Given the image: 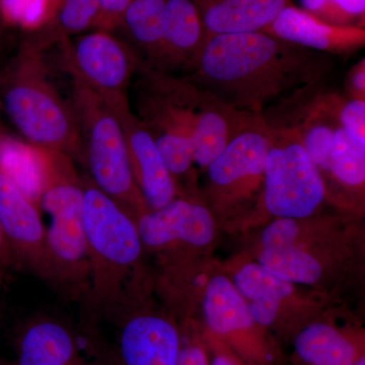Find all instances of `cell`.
<instances>
[{
    "instance_id": "cell-29",
    "label": "cell",
    "mask_w": 365,
    "mask_h": 365,
    "mask_svg": "<svg viewBox=\"0 0 365 365\" xmlns=\"http://www.w3.org/2000/svg\"><path fill=\"white\" fill-rule=\"evenodd\" d=\"M280 300H255L248 304L250 314L259 325H272L279 313Z\"/></svg>"
},
{
    "instance_id": "cell-17",
    "label": "cell",
    "mask_w": 365,
    "mask_h": 365,
    "mask_svg": "<svg viewBox=\"0 0 365 365\" xmlns=\"http://www.w3.org/2000/svg\"><path fill=\"white\" fill-rule=\"evenodd\" d=\"M50 150L9 136L0 138V172L11 178L38 208L49 167Z\"/></svg>"
},
{
    "instance_id": "cell-5",
    "label": "cell",
    "mask_w": 365,
    "mask_h": 365,
    "mask_svg": "<svg viewBox=\"0 0 365 365\" xmlns=\"http://www.w3.org/2000/svg\"><path fill=\"white\" fill-rule=\"evenodd\" d=\"M72 83L73 108L83 138L91 181L125 210H140L141 215L146 204L132 175L119 118L111 106L83 81L72 78Z\"/></svg>"
},
{
    "instance_id": "cell-14",
    "label": "cell",
    "mask_w": 365,
    "mask_h": 365,
    "mask_svg": "<svg viewBox=\"0 0 365 365\" xmlns=\"http://www.w3.org/2000/svg\"><path fill=\"white\" fill-rule=\"evenodd\" d=\"M205 42V30L197 2L165 0L163 44L153 68L168 73L175 69L190 72Z\"/></svg>"
},
{
    "instance_id": "cell-28",
    "label": "cell",
    "mask_w": 365,
    "mask_h": 365,
    "mask_svg": "<svg viewBox=\"0 0 365 365\" xmlns=\"http://www.w3.org/2000/svg\"><path fill=\"white\" fill-rule=\"evenodd\" d=\"M132 0H98L100 14L96 25L103 29L111 28L121 21L122 16Z\"/></svg>"
},
{
    "instance_id": "cell-8",
    "label": "cell",
    "mask_w": 365,
    "mask_h": 365,
    "mask_svg": "<svg viewBox=\"0 0 365 365\" xmlns=\"http://www.w3.org/2000/svg\"><path fill=\"white\" fill-rule=\"evenodd\" d=\"M0 225L19 263L26 264L45 280H51L46 249V227L39 208L2 172Z\"/></svg>"
},
{
    "instance_id": "cell-6",
    "label": "cell",
    "mask_w": 365,
    "mask_h": 365,
    "mask_svg": "<svg viewBox=\"0 0 365 365\" xmlns=\"http://www.w3.org/2000/svg\"><path fill=\"white\" fill-rule=\"evenodd\" d=\"M267 123L271 129V143L264 176L266 208L280 218L309 217L325 198L326 185L322 173L309 157L294 126Z\"/></svg>"
},
{
    "instance_id": "cell-32",
    "label": "cell",
    "mask_w": 365,
    "mask_h": 365,
    "mask_svg": "<svg viewBox=\"0 0 365 365\" xmlns=\"http://www.w3.org/2000/svg\"><path fill=\"white\" fill-rule=\"evenodd\" d=\"M343 16L348 21L354 16H364L365 11V0H332Z\"/></svg>"
},
{
    "instance_id": "cell-35",
    "label": "cell",
    "mask_w": 365,
    "mask_h": 365,
    "mask_svg": "<svg viewBox=\"0 0 365 365\" xmlns=\"http://www.w3.org/2000/svg\"><path fill=\"white\" fill-rule=\"evenodd\" d=\"M353 365H365V359L364 356L360 357L359 360H357L356 362H355Z\"/></svg>"
},
{
    "instance_id": "cell-10",
    "label": "cell",
    "mask_w": 365,
    "mask_h": 365,
    "mask_svg": "<svg viewBox=\"0 0 365 365\" xmlns=\"http://www.w3.org/2000/svg\"><path fill=\"white\" fill-rule=\"evenodd\" d=\"M271 143V129L265 118L255 115L244 128L209 163V179L215 188L234 190L264 180Z\"/></svg>"
},
{
    "instance_id": "cell-3",
    "label": "cell",
    "mask_w": 365,
    "mask_h": 365,
    "mask_svg": "<svg viewBox=\"0 0 365 365\" xmlns=\"http://www.w3.org/2000/svg\"><path fill=\"white\" fill-rule=\"evenodd\" d=\"M49 215L46 249L51 282L71 292L90 288V259L83 220V181L71 157L50 151L49 167L39 210Z\"/></svg>"
},
{
    "instance_id": "cell-20",
    "label": "cell",
    "mask_w": 365,
    "mask_h": 365,
    "mask_svg": "<svg viewBox=\"0 0 365 365\" xmlns=\"http://www.w3.org/2000/svg\"><path fill=\"white\" fill-rule=\"evenodd\" d=\"M165 0H132L122 16L132 39L148 59L145 66H155L160 56L165 28Z\"/></svg>"
},
{
    "instance_id": "cell-16",
    "label": "cell",
    "mask_w": 365,
    "mask_h": 365,
    "mask_svg": "<svg viewBox=\"0 0 365 365\" xmlns=\"http://www.w3.org/2000/svg\"><path fill=\"white\" fill-rule=\"evenodd\" d=\"M18 365H83L73 335L58 322L38 319L21 336Z\"/></svg>"
},
{
    "instance_id": "cell-7",
    "label": "cell",
    "mask_w": 365,
    "mask_h": 365,
    "mask_svg": "<svg viewBox=\"0 0 365 365\" xmlns=\"http://www.w3.org/2000/svg\"><path fill=\"white\" fill-rule=\"evenodd\" d=\"M67 68L112 108L128 102L127 90L140 66L138 57L104 31L81 36L66 55Z\"/></svg>"
},
{
    "instance_id": "cell-11",
    "label": "cell",
    "mask_w": 365,
    "mask_h": 365,
    "mask_svg": "<svg viewBox=\"0 0 365 365\" xmlns=\"http://www.w3.org/2000/svg\"><path fill=\"white\" fill-rule=\"evenodd\" d=\"M141 242L160 248L175 242L205 246L215 237V222L207 208L175 199L157 210L141 213L136 220Z\"/></svg>"
},
{
    "instance_id": "cell-33",
    "label": "cell",
    "mask_w": 365,
    "mask_h": 365,
    "mask_svg": "<svg viewBox=\"0 0 365 365\" xmlns=\"http://www.w3.org/2000/svg\"><path fill=\"white\" fill-rule=\"evenodd\" d=\"M19 263L0 225V273Z\"/></svg>"
},
{
    "instance_id": "cell-34",
    "label": "cell",
    "mask_w": 365,
    "mask_h": 365,
    "mask_svg": "<svg viewBox=\"0 0 365 365\" xmlns=\"http://www.w3.org/2000/svg\"><path fill=\"white\" fill-rule=\"evenodd\" d=\"M209 365H242L239 360L225 352H217Z\"/></svg>"
},
{
    "instance_id": "cell-24",
    "label": "cell",
    "mask_w": 365,
    "mask_h": 365,
    "mask_svg": "<svg viewBox=\"0 0 365 365\" xmlns=\"http://www.w3.org/2000/svg\"><path fill=\"white\" fill-rule=\"evenodd\" d=\"M235 287L242 297L255 300H282L294 292L292 283L281 279L259 264H249L237 274Z\"/></svg>"
},
{
    "instance_id": "cell-30",
    "label": "cell",
    "mask_w": 365,
    "mask_h": 365,
    "mask_svg": "<svg viewBox=\"0 0 365 365\" xmlns=\"http://www.w3.org/2000/svg\"><path fill=\"white\" fill-rule=\"evenodd\" d=\"M345 93L355 100L365 101V59L352 67L345 78Z\"/></svg>"
},
{
    "instance_id": "cell-27",
    "label": "cell",
    "mask_w": 365,
    "mask_h": 365,
    "mask_svg": "<svg viewBox=\"0 0 365 365\" xmlns=\"http://www.w3.org/2000/svg\"><path fill=\"white\" fill-rule=\"evenodd\" d=\"M304 11L319 21L335 26L348 25V20L338 11L332 0H300Z\"/></svg>"
},
{
    "instance_id": "cell-25",
    "label": "cell",
    "mask_w": 365,
    "mask_h": 365,
    "mask_svg": "<svg viewBox=\"0 0 365 365\" xmlns=\"http://www.w3.org/2000/svg\"><path fill=\"white\" fill-rule=\"evenodd\" d=\"M61 0H0V16L9 25L37 30L52 20Z\"/></svg>"
},
{
    "instance_id": "cell-9",
    "label": "cell",
    "mask_w": 365,
    "mask_h": 365,
    "mask_svg": "<svg viewBox=\"0 0 365 365\" xmlns=\"http://www.w3.org/2000/svg\"><path fill=\"white\" fill-rule=\"evenodd\" d=\"M123 129L132 175L150 210L176 199L174 178L163 163L148 126L131 112L129 103L113 108Z\"/></svg>"
},
{
    "instance_id": "cell-13",
    "label": "cell",
    "mask_w": 365,
    "mask_h": 365,
    "mask_svg": "<svg viewBox=\"0 0 365 365\" xmlns=\"http://www.w3.org/2000/svg\"><path fill=\"white\" fill-rule=\"evenodd\" d=\"M181 336L170 321L155 314H136L120 328L121 365H177Z\"/></svg>"
},
{
    "instance_id": "cell-2",
    "label": "cell",
    "mask_w": 365,
    "mask_h": 365,
    "mask_svg": "<svg viewBox=\"0 0 365 365\" xmlns=\"http://www.w3.org/2000/svg\"><path fill=\"white\" fill-rule=\"evenodd\" d=\"M2 102L11 122L29 143L69 155L81 150L73 107L60 98L33 47H25L0 74Z\"/></svg>"
},
{
    "instance_id": "cell-23",
    "label": "cell",
    "mask_w": 365,
    "mask_h": 365,
    "mask_svg": "<svg viewBox=\"0 0 365 365\" xmlns=\"http://www.w3.org/2000/svg\"><path fill=\"white\" fill-rule=\"evenodd\" d=\"M314 102L331 115L352 138L365 144V101L355 100L344 93L321 88Z\"/></svg>"
},
{
    "instance_id": "cell-12",
    "label": "cell",
    "mask_w": 365,
    "mask_h": 365,
    "mask_svg": "<svg viewBox=\"0 0 365 365\" xmlns=\"http://www.w3.org/2000/svg\"><path fill=\"white\" fill-rule=\"evenodd\" d=\"M263 32L328 55L348 54L361 49L365 44L364 29L330 25L292 6L285 7Z\"/></svg>"
},
{
    "instance_id": "cell-26",
    "label": "cell",
    "mask_w": 365,
    "mask_h": 365,
    "mask_svg": "<svg viewBox=\"0 0 365 365\" xmlns=\"http://www.w3.org/2000/svg\"><path fill=\"white\" fill-rule=\"evenodd\" d=\"M98 14V0H61L55 16L64 32L78 33L96 24Z\"/></svg>"
},
{
    "instance_id": "cell-4",
    "label": "cell",
    "mask_w": 365,
    "mask_h": 365,
    "mask_svg": "<svg viewBox=\"0 0 365 365\" xmlns=\"http://www.w3.org/2000/svg\"><path fill=\"white\" fill-rule=\"evenodd\" d=\"M83 220L88 259L90 292L98 307L108 309L121 299L122 283L143 252L136 222L91 180L83 181Z\"/></svg>"
},
{
    "instance_id": "cell-1",
    "label": "cell",
    "mask_w": 365,
    "mask_h": 365,
    "mask_svg": "<svg viewBox=\"0 0 365 365\" xmlns=\"http://www.w3.org/2000/svg\"><path fill=\"white\" fill-rule=\"evenodd\" d=\"M328 54L265 32L209 37L188 78L237 111L264 115L314 86L332 71Z\"/></svg>"
},
{
    "instance_id": "cell-15",
    "label": "cell",
    "mask_w": 365,
    "mask_h": 365,
    "mask_svg": "<svg viewBox=\"0 0 365 365\" xmlns=\"http://www.w3.org/2000/svg\"><path fill=\"white\" fill-rule=\"evenodd\" d=\"M288 6V0H203L206 40L223 34L263 32Z\"/></svg>"
},
{
    "instance_id": "cell-18",
    "label": "cell",
    "mask_w": 365,
    "mask_h": 365,
    "mask_svg": "<svg viewBox=\"0 0 365 365\" xmlns=\"http://www.w3.org/2000/svg\"><path fill=\"white\" fill-rule=\"evenodd\" d=\"M204 314L209 328L220 336L248 332L254 326L248 304L225 276H216L208 283Z\"/></svg>"
},
{
    "instance_id": "cell-22",
    "label": "cell",
    "mask_w": 365,
    "mask_h": 365,
    "mask_svg": "<svg viewBox=\"0 0 365 365\" xmlns=\"http://www.w3.org/2000/svg\"><path fill=\"white\" fill-rule=\"evenodd\" d=\"M330 174L348 187H361L365 181V144L352 138L339 124L334 138Z\"/></svg>"
},
{
    "instance_id": "cell-21",
    "label": "cell",
    "mask_w": 365,
    "mask_h": 365,
    "mask_svg": "<svg viewBox=\"0 0 365 365\" xmlns=\"http://www.w3.org/2000/svg\"><path fill=\"white\" fill-rule=\"evenodd\" d=\"M260 265L290 283L313 284L322 276L319 262L295 247V242L263 247Z\"/></svg>"
},
{
    "instance_id": "cell-19",
    "label": "cell",
    "mask_w": 365,
    "mask_h": 365,
    "mask_svg": "<svg viewBox=\"0 0 365 365\" xmlns=\"http://www.w3.org/2000/svg\"><path fill=\"white\" fill-rule=\"evenodd\" d=\"M300 365H353L360 359L351 340L326 324L307 326L294 340Z\"/></svg>"
},
{
    "instance_id": "cell-31",
    "label": "cell",
    "mask_w": 365,
    "mask_h": 365,
    "mask_svg": "<svg viewBox=\"0 0 365 365\" xmlns=\"http://www.w3.org/2000/svg\"><path fill=\"white\" fill-rule=\"evenodd\" d=\"M177 365H209L205 350L197 343H182L181 340Z\"/></svg>"
}]
</instances>
